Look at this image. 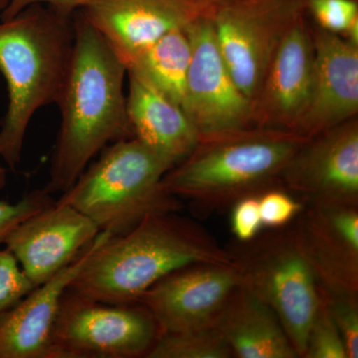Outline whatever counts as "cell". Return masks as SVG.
Masks as SVG:
<instances>
[{"label":"cell","instance_id":"1","mask_svg":"<svg viewBox=\"0 0 358 358\" xmlns=\"http://www.w3.org/2000/svg\"><path fill=\"white\" fill-rule=\"evenodd\" d=\"M74 46L58 105L60 131L43 189L64 193L91 160L115 141L134 138L124 83L128 70L101 33L74 14Z\"/></svg>","mask_w":358,"mask_h":358},{"label":"cell","instance_id":"2","mask_svg":"<svg viewBox=\"0 0 358 358\" xmlns=\"http://www.w3.org/2000/svg\"><path fill=\"white\" fill-rule=\"evenodd\" d=\"M207 263L233 264L232 255L192 219L159 212L99 245L69 289L103 303H138L173 271Z\"/></svg>","mask_w":358,"mask_h":358},{"label":"cell","instance_id":"3","mask_svg":"<svg viewBox=\"0 0 358 358\" xmlns=\"http://www.w3.org/2000/svg\"><path fill=\"white\" fill-rule=\"evenodd\" d=\"M74 15L35 4L0 20V72L8 107L0 129V157L15 169L37 110L57 103L74 46Z\"/></svg>","mask_w":358,"mask_h":358},{"label":"cell","instance_id":"4","mask_svg":"<svg viewBox=\"0 0 358 358\" xmlns=\"http://www.w3.org/2000/svg\"><path fill=\"white\" fill-rule=\"evenodd\" d=\"M308 140L293 131L257 127L201 140L167 171L162 187L200 213L221 210L281 186L282 169Z\"/></svg>","mask_w":358,"mask_h":358},{"label":"cell","instance_id":"5","mask_svg":"<svg viewBox=\"0 0 358 358\" xmlns=\"http://www.w3.org/2000/svg\"><path fill=\"white\" fill-rule=\"evenodd\" d=\"M100 154L59 199L91 219L101 232L117 236L150 214L182 208L180 199L162 185L173 164L141 141H117Z\"/></svg>","mask_w":358,"mask_h":358},{"label":"cell","instance_id":"6","mask_svg":"<svg viewBox=\"0 0 358 358\" xmlns=\"http://www.w3.org/2000/svg\"><path fill=\"white\" fill-rule=\"evenodd\" d=\"M228 251L240 285L274 310L299 357H303L320 289L292 223L239 242Z\"/></svg>","mask_w":358,"mask_h":358},{"label":"cell","instance_id":"7","mask_svg":"<svg viewBox=\"0 0 358 358\" xmlns=\"http://www.w3.org/2000/svg\"><path fill=\"white\" fill-rule=\"evenodd\" d=\"M159 336L141 303H103L68 288L52 334V358L147 357Z\"/></svg>","mask_w":358,"mask_h":358},{"label":"cell","instance_id":"8","mask_svg":"<svg viewBox=\"0 0 358 358\" xmlns=\"http://www.w3.org/2000/svg\"><path fill=\"white\" fill-rule=\"evenodd\" d=\"M306 11L307 0H233L211 14L226 66L251 102L282 38Z\"/></svg>","mask_w":358,"mask_h":358},{"label":"cell","instance_id":"9","mask_svg":"<svg viewBox=\"0 0 358 358\" xmlns=\"http://www.w3.org/2000/svg\"><path fill=\"white\" fill-rule=\"evenodd\" d=\"M192 46L185 106L200 141L251 128V101L240 91L219 49L210 16L185 27Z\"/></svg>","mask_w":358,"mask_h":358},{"label":"cell","instance_id":"10","mask_svg":"<svg viewBox=\"0 0 358 358\" xmlns=\"http://www.w3.org/2000/svg\"><path fill=\"white\" fill-rule=\"evenodd\" d=\"M280 185L305 204L358 205V119L310 138L287 162Z\"/></svg>","mask_w":358,"mask_h":358},{"label":"cell","instance_id":"11","mask_svg":"<svg viewBox=\"0 0 358 358\" xmlns=\"http://www.w3.org/2000/svg\"><path fill=\"white\" fill-rule=\"evenodd\" d=\"M240 285L234 264H192L160 279L138 303L150 310L160 334L213 326Z\"/></svg>","mask_w":358,"mask_h":358},{"label":"cell","instance_id":"12","mask_svg":"<svg viewBox=\"0 0 358 358\" xmlns=\"http://www.w3.org/2000/svg\"><path fill=\"white\" fill-rule=\"evenodd\" d=\"M100 233L91 219L58 199L20 223L3 245L38 287L74 262Z\"/></svg>","mask_w":358,"mask_h":358},{"label":"cell","instance_id":"13","mask_svg":"<svg viewBox=\"0 0 358 358\" xmlns=\"http://www.w3.org/2000/svg\"><path fill=\"white\" fill-rule=\"evenodd\" d=\"M292 225L319 286L358 294V205L305 204Z\"/></svg>","mask_w":358,"mask_h":358},{"label":"cell","instance_id":"14","mask_svg":"<svg viewBox=\"0 0 358 358\" xmlns=\"http://www.w3.org/2000/svg\"><path fill=\"white\" fill-rule=\"evenodd\" d=\"M313 60L312 26L306 11L285 35L252 100V127L294 133L307 107Z\"/></svg>","mask_w":358,"mask_h":358},{"label":"cell","instance_id":"15","mask_svg":"<svg viewBox=\"0 0 358 358\" xmlns=\"http://www.w3.org/2000/svg\"><path fill=\"white\" fill-rule=\"evenodd\" d=\"M313 73L307 107L294 133L312 138L358 114V46L312 26Z\"/></svg>","mask_w":358,"mask_h":358},{"label":"cell","instance_id":"16","mask_svg":"<svg viewBox=\"0 0 358 358\" xmlns=\"http://www.w3.org/2000/svg\"><path fill=\"white\" fill-rule=\"evenodd\" d=\"M81 11L126 68L164 35L208 16L186 0H95Z\"/></svg>","mask_w":358,"mask_h":358},{"label":"cell","instance_id":"17","mask_svg":"<svg viewBox=\"0 0 358 358\" xmlns=\"http://www.w3.org/2000/svg\"><path fill=\"white\" fill-rule=\"evenodd\" d=\"M110 237L101 232L74 262L0 315V358H52L61 299L94 250Z\"/></svg>","mask_w":358,"mask_h":358},{"label":"cell","instance_id":"18","mask_svg":"<svg viewBox=\"0 0 358 358\" xmlns=\"http://www.w3.org/2000/svg\"><path fill=\"white\" fill-rule=\"evenodd\" d=\"M127 74V113L134 138L176 166L199 145V133L180 106L136 73Z\"/></svg>","mask_w":358,"mask_h":358},{"label":"cell","instance_id":"19","mask_svg":"<svg viewBox=\"0 0 358 358\" xmlns=\"http://www.w3.org/2000/svg\"><path fill=\"white\" fill-rule=\"evenodd\" d=\"M213 326L233 357H299L274 310L241 285L231 294Z\"/></svg>","mask_w":358,"mask_h":358},{"label":"cell","instance_id":"20","mask_svg":"<svg viewBox=\"0 0 358 358\" xmlns=\"http://www.w3.org/2000/svg\"><path fill=\"white\" fill-rule=\"evenodd\" d=\"M192 46L185 28L167 33L129 63L127 70L147 80L183 109Z\"/></svg>","mask_w":358,"mask_h":358},{"label":"cell","instance_id":"21","mask_svg":"<svg viewBox=\"0 0 358 358\" xmlns=\"http://www.w3.org/2000/svg\"><path fill=\"white\" fill-rule=\"evenodd\" d=\"M225 339L214 326L162 334L147 358H231Z\"/></svg>","mask_w":358,"mask_h":358},{"label":"cell","instance_id":"22","mask_svg":"<svg viewBox=\"0 0 358 358\" xmlns=\"http://www.w3.org/2000/svg\"><path fill=\"white\" fill-rule=\"evenodd\" d=\"M303 358H348L343 339L320 291L319 305L308 329Z\"/></svg>","mask_w":358,"mask_h":358},{"label":"cell","instance_id":"23","mask_svg":"<svg viewBox=\"0 0 358 358\" xmlns=\"http://www.w3.org/2000/svg\"><path fill=\"white\" fill-rule=\"evenodd\" d=\"M320 291L343 339L348 357L357 358L358 294L327 291L322 287Z\"/></svg>","mask_w":358,"mask_h":358},{"label":"cell","instance_id":"24","mask_svg":"<svg viewBox=\"0 0 358 358\" xmlns=\"http://www.w3.org/2000/svg\"><path fill=\"white\" fill-rule=\"evenodd\" d=\"M258 200L263 228L268 229L289 225L305 207V203L281 186L264 190L258 194Z\"/></svg>","mask_w":358,"mask_h":358},{"label":"cell","instance_id":"25","mask_svg":"<svg viewBox=\"0 0 358 358\" xmlns=\"http://www.w3.org/2000/svg\"><path fill=\"white\" fill-rule=\"evenodd\" d=\"M315 26L343 36L358 21L357 0H307Z\"/></svg>","mask_w":358,"mask_h":358},{"label":"cell","instance_id":"26","mask_svg":"<svg viewBox=\"0 0 358 358\" xmlns=\"http://www.w3.org/2000/svg\"><path fill=\"white\" fill-rule=\"evenodd\" d=\"M36 288L8 250H0V315Z\"/></svg>","mask_w":358,"mask_h":358},{"label":"cell","instance_id":"27","mask_svg":"<svg viewBox=\"0 0 358 358\" xmlns=\"http://www.w3.org/2000/svg\"><path fill=\"white\" fill-rule=\"evenodd\" d=\"M53 202L52 194L43 188L28 193L20 201H0V245L20 223Z\"/></svg>","mask_w":358,"mask_h":358},{"label":"cell","instance_id":"28","mask_svg":"<svg viewBox=\"0 0 358 358\" xmlns=\"http://www.w3.org/2000/svg\"><path fill=\"white\" fill-rule=\"evenodd\" d=\"M231 231L238 242L245 243L258 236L262 230L258 194L237 200L231 206Z\"/></svg>","mask_w":358,"mask_h":358},{"label":"cell","instance_id":"29","mask_svg":"<svg viewBox=\"0 0 358 358\" xmlns=\"http://www.w3.org/2000/svg\"><path fill=\"white\" fill-rule=\"evenodd\" d=\"M94 1L95 0H10L8 6L0 14V20H9L23 9L35 4L46 6L58 13L72 16Z\"/></svg>","mask_w":358,"mask_h":358},{"label":"cell","instance_id":"30","mask_svg":"<svg viewBox=\"0 0 358 358\" xmlns=\"http://www.w3.org/2000/svg\"><path fill=\"white\" fill-rule=\"evenodd\" d=\"M196 6L205 15L210 16L213 11L224 4L229 3L233 0H186Z\"/></svg>","mask_w":358,"mask_h":358},{"label":"cell","instance_id":"31","mask_svg":"<svg viewBox=\"0 0 358 358\" xmlns=\"http://www.w3.org/2000/svg\"><path fill=\"white\" fill-rule=\"evenodd\" d=\"M6 182V171L3 166H0V188L3 187Z\"/></svg>","mask_w":358,"mask_h":358},{"label":"cell","instance_id":"32","mask_svg":"<svg viewBox=\"0 0 358 358\" xmlns=\"http://www.w3.org/2000/svg\"><path fill=\"white\" fill-rule=\"evenodd\" d=\"M10 0H0V11H3L4 9L6 8L7 6H8Z\"/></svg>","mask_w":358,"mask_h":358}]
</instances>
